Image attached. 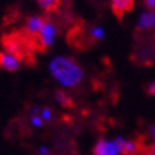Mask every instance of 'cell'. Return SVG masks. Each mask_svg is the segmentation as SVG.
Here are the masks:
<instances>
[{
	"label": "cell",
	"instance_id": "3957f363",
	"mask_svg": "<svg viewBox=\"0 0 155 155\" xmlns=\"http://www.w3.org/2000/svg\"><path fill=\"white\" fill-rule=\"evenodd\" d=\"M57 36V27L48 17H44V23L37 36V47L38 51H46L53 43Z\"/></svg>",
	"mask_w": 155,
	"mask_h": 155
},
{
	"label": "cell",
	"instance_id": "4fadbf2b",
	"mask_svg": "<svg viewBox=\"0 0 155 155\" xmlns=\"http://www.w3.org/2000/svg\"><path fill=\"white\" fill-rule=\"evenodd\" d=\"M31 124H33L34 127H41L43 120L40 118V115H34V117H31Z\"/></svg>",
	"mask_w": 155,
	"mask_h": 155
},
{
	"label": "cell",
	"instance_id": "30bf717a",
	"mask_svg": "<svg viewBox=\"0 0 155 155\" xmlns=\"http://www.w3.org/2000/svg\"><path fill=\"white\" fill-rule=\"evenodd\" d=\"M54 95H56V100L60 103V105H63L64 108H73L74 107V101H73V98L67 94L66 91L57 90L56 93H54Z\"/></svg>",
	"mask_w": 155,
	"mask_h": 155
},
{
	"label": "cell",
	"instance_id": "6da1fadb",
	"mask_svg": "<svg viewBox=\"0 0 155 155\" xmlns=\"http://www.w3.org/2000/svg\"><path fill=\"white\" fill-rule=\"evenodd\" d=\"M48 68L53 78L64 87H77L83 80V70L80 64L71 57H54L50 61Z\"/></svg>",
	"mask_w": 155,
	"mask_h": 155
},
{
	"label": "cell",
	"instance_id": "52a82bcc",
	"mask_svg": "<svg viewBox=\"0 0 155 155\" xmlns=\"http://www.w3.org/2000/svg\"><path fill=\"white\" fill-rule=\"evenodd\" d=\"M94 155H117L118 151L114 145V142H108L105 140H100L95 144L94 150H93Z\"/></svg>",
	"mask_w": 155,
	"mask_h": 155
},
{
	"label": "cell",
	"instance_id": "e0dca14e",
	"mask_svg": "<svg viewBox=\"0 0 155 155\" xmlns=\"http://www.w3.org/2000/svg\"><path fill=\"white\" fill-rule=\"evenodd\" d=\"M40 155H47V148L41 147V148H40Z\"/></svg>",
	"mask_w": 155,
	"mask_h": 155
},
{
	"label": "cell",
	"instance_id": "8fae6325",
	"mask_svg": "<svg viewBox=\"0 0 155 155\" xmlns=\"http://www.w3.org/2000/svg\"><path fill=\"white\" fill-rule=\"evenodd\" d=\"M51 110H50V108H41V110H40V118H41L43 120V122L44 121H50V120H51Z\"/></svg>",
	"mask_w": 155,
	"mask_h": 155
},
{
	"label": "cell",
	"instance_id": "2e32d148",
	"mask_svg": "<svg viewBox=\"0 0 155 155\" xmlns=\"http://www.w3.org/2000/svg\"><path fill=\"white\" fill-rule=\"evenodd\" d=\"M150 134H151V137H152V138L155 140V124L150 127Z\"/></svg>",
	"mask_w": 155,
	"mask_h": 155
},
{
	"label": "cell",
	"instance_id": "9a60e30c",
	"mask_svg": "<svg viewBox=\"0 0 155 155\" xmlns=\"http://www.w3.org/2000/svg\"><path fill=\"white\" fill-rule=\"evenodd\" d=\"M147 93L150 95H154L155 97V83H152L151 85H148V88H147Z\"/></svg>",
	"mask_w": 155,
	"mask_h": 155
},
{
	"label": "cell",
	"instance_id": "7c38bea8",
	"mask_svg": "<svg viewBox=\"0 0 155 155\" xmlns=\"http://www.w3.org/2000/svg\"><path fill=\"white\" fill-rule=\"evenodd\" d=\"M144 155H155V142L144 147Z\"/></svg>",
	"mask_w": 155,
	"mask_h": 155
},
{
	"label": "cell",
	"instance_id": "8992f818",
	"mask_svg": "<svg viewBox=\"0 0 155 155\" xmlns=\"http://www.w3.org/2000/svg\"><path fill=\"white\" fill-rule=\"evenodd\" d=\"M134 7V0H113L111 2V9L113 13L115 14L117 19L121 20L122 16L128 12H131Z\"/></svg>",
	"mask_w": 155,
	"mask_h": 155
},
{
	"label": "cell",
	"instance_id": "5b68a950",
	"mask_svg": "<svg viewBox=\"0 0 155 155\" xmlns=\"http://www.w3.org/2000/svg\"><path fill=\"white\" fill-rule=\"evenodd\" d=\"M21 66V61L14 57L13 54H9L6 51H0V70L9 71V73H13V71H17Z\"/></svg>",
	"mask_w": 155,
	"mask_h": 155
},
{
	"label": "cell",
	"instance_id": "9c48e42d",
	"mask_svg": "<svg viewBox=\"0 0 155 155\" xmlns=\"http://www.w3.org/2000/svg\"><path fill=\"white\" fill-rule=\"evenodd\" d=\"M37 3L46 13H54L60 9L61 0H37Z\"/></svg>",
	"mask_w": 155,
	"mask_h": 155
},
{
	"label": "cell",
	"instance_id": "7a4b0ae2",
	"mask_svg": "<svg viewBox=\"0 0 155 155\" xmlns=\"http://www.w3.org/2000/svg\"><path fill=\"white\" fill-rule=\"evenodd\" d=\"M104 37V30L98 26H93V27H85L84 24H78L74 28H71L67 40L70 43V46L80 50L88 48L91 44L95 41H100Z\"/></svg>",
	"mask_w": 155,
	"mask_h": 155
},
{
	"label": "cell",
	"instance_id": "277c9868",
	"mask_svg": "<svg viewBox=\"0 0 155 155\" xmlns=\"http://www.w3.org/2000/svg\"><path fill=\"white\" fill-rule=\"evenodd\" d=\"M43 23H44V17H41V16L28 17L27 21H26V27H24L23 34L30 38H36L38 36V33H40V30H41Z\"/></svg>",
	"mask_w": 155,
	"mask_h": 155
},
{
	"label": "cell",
	"instance_id": "5bb4252c",
	"mask_svg": "<svg viewBox=\"0 0 155 155\" xmlns=\"http://www.w3.org/2000/svg\"><path fill=\"white\" fill-rule=\"evenodd\" d=\"M144 3H145V6L150 9V12H152V10L155 9V0H144Z\"/></svg>",
	"mask_w": 155,
	"mask_h": 155
},
{
	"label": "cell",
	"instance_id": "ba28073f",
	"mask_svg": "<svg viewBox=\"0 0 155 155\" xmlns=\"http://www.w3.org/2000/svg\"><path fill=\"white\" fill-rule=\"evenodd\" d=\"M155 27V13L154 12H147L141 14V17L137 24V31H147L150 28Z\"/></svg>",
	"mask_w": 155,
	"mask_h": 155
}]
</instances>
